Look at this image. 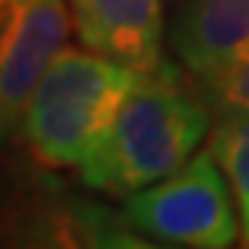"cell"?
I'll list each match as a JSON object with an SVG mask.
<instances>
[{"mask_svg": "<svg viewBox=\"0 0 249 249\" xmlns=\"http://www.w3.org/2000/svg\"><path fill=\"white\" fill-rule=\"evenodd\" d=\"M75 39L135 72L162 66V0H66Z\"/></svg>", "mask_w": 249, "mask_h": 249, "instance_id": "obj_5", "label": "cell"}, {"mask_svg": "<svg viewBox=\"0 0 249 249\" xmlns=\"http://www.w3.org/2000/svg\"><path fill=\"white\" fill-rule=\"evenodd\" d=\"M207 150L234 192L240 243L249 246V111H222L207 132Z\"/></svg>", "mask_w": 249, "mask_h": 249, "instance_id": "obj_7", "label": "cell"}, {"mask_svg": "<svg viewBox=\"0 0 249 249\" xmlns=\"http://www.w3.org/2000/svg\"><path fill=\"white\" fill-rule=\"evenodd\" d=\"M192 78L198 81V93L207 99L213 114L249 111V54L210 75H192Z\"/></svg>", "mask_w": 249, "mask_h": 249, "instance_id": "obj_8", "label": "cell"}, {"mask_svg": "<svg viewBox=\"0 0 249 249\" xmlns=\"http://www.w3.org/2000/svg\"><path fill=\"white\" fill-rule=\"evenodd\" d=\"M15 6H18V0H0V36H3V30H6V24L12 18Z\"/></svg>", "mask_w": 249, "mask_h": 249, "instance_id": "obj_9", "label": "cell"}, {"mask_svg": "<svg viewBox=\"0 0 249 249\" xmlns=\"http://www.w3.org/2000/svg\"><path fill=\"white\" fill-rule=\"evenodd\" d=\"M123 219L156 243L225 249L240 240V216L219 162L204 147L144 189L126 195Z\"/></svg>", "mask_w": 249, "mask_h": 249, "instance_id": "obj_3", "label": "cell"}, {"mask_svg": "<svg viewBox=\"0 0 249 249\" xmlns=\"http://www.w3.org/2000/svg\"><path fill=\"white\" fill-rule=\"evenodd\" d=\"M72 30L66 0H18L0 36V144L15 141L24 108Z\"/></svg>", "mask_w": 249, "mask_h": 249, "instance_id": "obj_4", "label": "cell"}, {"mask_svg": "<svg viewBox=\"0 0 249 249\" xmlns=\"http://www.w3.org/2000/svg\"><path fill=\"white\" fill-rule=\"evenodd\" d=\"M144 72L90 48H63L33 90L18 138L42 168L81 165Z\"/></svg>", "mask_w": 249, "mask_h": 249, "instance_id": "obj_2", "label": "cell"}, {"mask_svg": "<svg viewBox=\"0 0 249 249\" xmlns=\"http://www.w3.org/2000/svg\"><path fill=\"white\" fill-rule=\"evenodd\" d=\"M168 45L192 75L249 54V0H180L168 24Z\"/></svg>", "mask_w": 249, "mask_h": 249, "instance_id": "obj_6", "label": "cell"}, {"mask_svg": "<svg viewBox=\"0 0 249 249\" xmlns=\"http://www.w3.org/2000/svg\"><path fill=\"white\" fill-rule=\"evenodd\" d=\"M210 117L207 99L162 60L138 78L111 126L78 165L81 183L108 195H132L162 180L198 153L213 126Z\"/></svg>", "mask_w": 249, "mask_h": 249, "instance_id": "obj_1", "label": "cell"}]
</instances>
